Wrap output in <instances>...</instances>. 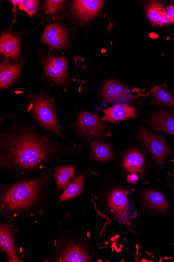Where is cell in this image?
Returning <instances> with one entry per match:
<instances>
[{
  "mask_svg": "<svg viewBox=\"0 0 174 262\" xmlns=\"http://www.w3.org/2000/svg\"><path fill=\"white\" fill-rule=\"evenodd\" d=\"M0 144V164L4 168L33 170L54 153L45 139L24 130L2 134Z\"/></svg>",
  "mask_w": 174,
  "mask_h": 262,
  "instance_id": "obj_1",
  "label": "cell"
},
{
  "mask_svg": "<svg viewBox=\"0 0 174 262\" xmlns=\"http://www.w3.org/2000/svg\"><path fill=\"white\" fill-rule=\"evenodd\" d=\"M45 182V177H40L10 186L2 197V212H16L33 205Z\"/></svg>",
  "mask_w": 174,
  "mask_h": 262,
  "instance_id": "obj_2",
  "label": "cell"
},
{
  "mask_svg": "<svg viewBox=\"0 0 174 262\" xmlns=\"http://www.w3.org/2000/svg\"><path fill=\"white\" fill-rule=\"evenodd\" d=\"M30 110L41 127L62 136L53 99L44 94L33 95Z\"/></svg>",
  "mask_w": 174,
  "mask_h": 262,
  "instance_id": "obj_3",
  "label": "cell"
},
{
  "mask_svg": "<svg viewBox=\"0 0 174 262\" xmlns=\"http://www.w3.org/2000/svg\"><path fill=\"white\" fill-rule=\"evenodd\" d=\"M138 136L151 153L156 163L160 165L163 163L169 154V147L165 139L143 127L139 128Z\"/></svg>",
  "mask_w": 174,
  "mask_h": 262,
  "instance_id": "obj_4",
  "label": "cell"
},
{
  "mask_svg": "<svg viewBox=\"0 0 174 262\" xmlns=\"http://www.w3.org/2000/svg\"><path fill=\"white\" fill-rule=\"evenodd\" d=\"M77 127L80 134L84 137L97 138L103 135L105 125L97 114L82 112L78 117Z\"/></svg>",
  "mask_w": 174,
  "mask_h": 262,
  "instance_id": "obj_5",
  "label": "cell"
},
{
  "mask_svg": "<svg viewBox=\"0 0 174 262\" xmlns=\"http://www.w3.org/2000/svg\"><path fill=\"white\" fill-rule=\"evenodd\" d=\"M104 4L102 0H76L71 10L81 23L87 24L102 10Z\"/></svg>",
  "mask_w": 174,
  "mask_h": 262,
  "instance_id": "obj_6",
  "label": "cell"
},
{
  "mask_svg": "<svg viewBox=\"0 0 174 262\" xmlns=\"http://www.w3.org/2000/svg\"><path fill=\"white\" fill-rule=\"evenodd\" d=\"M41 39L45 44L54 50L63 49L68 43L65 29L57 23L46 27Z\"/></svg>",
  "mask_w": 174,
  "mask_h": 262,
  "instance_id": "obj_7",
  "label": "cell"
},
{
  "mask_svg": "<svg viewBox=\"0 0 174 262\" xmlns=\"http://www.w3.org/2000/svg\"><path fill=\"white\" fill-rule=\"evenodd\" d=\"M104 99L110 103L127 102L131 99L130 91L115 80H110L103 85Z\"/></svg>",
  "mask_w": 174,
  "mask_h": 262,
  "instance_id": "obj_8",
  "label": "cell"
},
{
  "mask_svg": "<svg viewBox=\"0 0 174 262\" xmlns=\"http://www.w3.org/2000/svg\"><path fill=\"white\" fill-rule=\"evenodd\" d=\"M109 205L112 211L121 221L127 220L129 200L123 190L117 188L113 190L108 197Z\"/></svg>",
  "mask_w": 174,
  "mask_h": 262,
  "instance_id": "obj_9",
  "label": "cell"
},
{
  "mask_svg": "<svg viewBox=\"0 0 174 262\" xmlns=\"http://www.w3.org/2000/svg\"><path fill=\"white\" fill-rule=\"evenodd\" d=\"M149 124L157 130L174 135V113L165 111H155L149 118Z\"/></svg>",
  "mask_w": 174,
  "mask_h": 262,
  "instance_id": "obj_10",
  "label": "cell"
},
{
  "mask_svg": "<svg viewBox=\"0 0 174 262\" xmlns=\"http://www.w3.org/2000/svg\"><path fill=\"white\" fill-rule=\"evenodd\" d=\"M105 115L102 120L105 122L117 123L136 116L134 108L126 104H116L103 111Z\"/></svg>",
  "mask_w": 174,
  "mask_h": 262,
  "instance_id": "obj_11",
  "label": "cell"
},
{
  "mask_svg": "<svg viewBox=\"0 0 174 262\" xmlns=\"http://www.w3.org/2000/svg\"><path fill=\"white\" fill-rule=\"evenodd\" d=\"M20 52L19 36L10 32H5L0 39V53L7 58L17 61Z\"/></svg>",
  "mask_w": 174,
  "mask_h": 262,
  "instance_id": "obj_12",
  "label": "cell"
},
{
  "mask_svg": "<svg viewBox=\"0 0 174 262\" xmlns=\"http://www.w3.org/2000/svg\"><path fill=\"white\" fill-rule=\"evenodd\" d=\"M0 246L11 260L20 261L16 253L11 228L7 225L3 223L0 226Z\"/></svg>",
  "mask_w": 174,
  "mask_h": 262,
  "instance_id": "obj_13",
  "label": "cell"
},
{
  "mask_svg": "<svg viewBox=\"0 0 174 262\" xmlns=\"http://www.w3.org/2000/svg\"><path fill=\"white\" fill-rule=\"evenodd\" d=\"M21 65L3 61L0 65V88L5 89L10 86L19 76Z\"/></svg>",
  "mask_w": 174,
  "mask_h": 262,
  "instance_id": "obj_14",
  "label": "cell"
},
{
  "mask_svg": "<svg viewBox=\"0 0 174 262\" xmlns=\"http://www.w3.org/2000/svg\"><path fill=\"white\" fill-rule=\"evenodd\" d=\"M145 159L136 150H130L123 159V168L129 173H140L143 170Z\"/></svg>",
  "mask_w": 174,
  "mask_h": 262,
  "instance_id": "obj_15",
  "label": "cell"
},
{
  "mask_svg": "<svg viewBox=\"0 0 174 262\" xmlns=\"http://www.w3.org/2000/svg\"><path fill=\"white\" fill-rule=\"evenodd\" d=\"M89 260L87 252L81 247L74 244L67 246L59 257V261L62 262H86Z\"/></svg>",
  "mask_w": 174,
  "mask_h": 262,
  "instance_id": "obj_16",
  "label": "cell"
},
{
  "mask_svg": "<svg viewBox=\"0 0 174 262\" xmlns=\"http://www.w3.org/2000/svg\"><path fill=\"white\" fill-rule=\"evenodd\" d=\"M143 196L145 203L149 208L160 212H165L168 208L166 198L157 190H145Z\"/></svg>",
  "mask_w": 174,
  "mask_h": 262,
  "instance_id": "obj_17",
  "label": "cell"
},
{
  "mask_svg": "<svg viewBox=\"0 0 174 262\" xmlns=\"http://www.w3.org/2000/svg\"><path fill=\"white\" fill-rule=\"evenodd\" d=\"M92 158L97 162L107 163L112 159L111 147L104 142L97 141L90 143Z\"/></svg>",
  "mask_w": 174,
  "mask_h": 262,
  "instance_id": "obj_18",
  "label": "cell"
},
{
  "mask_svg": "<svg viewBox=\"0 0 174 262\" xmlns=\"http://www.w3.org/2000/svg\"><path fill=\"white\" fill-rule=\"evenodd\" d=\"M76 174V168L73 165H66L57 167L54 176L59 189L65 190L69 182Z\"/></svg>",
  "mask_w": 174,
  "mask_h": 262,
  "instance_id": "obj_19",
  "label": "cell"
},
{
  "mask_svg": "<svg viewBox=\"0 0 174 262\" xmlns=\"http://www.w3.org/2000/svg\"><path fill=\"white\" fill-rule=\"evenodd\" d=\"M87 172L78 177L69 184L64 192L59 198L60 202H63L81 195L83 193V186Z\"/></svg>",
  "mask_w": 174,
  "mask_h": 262,
  "instance_id": "obj_20",
  "label": "cell"
},
{
  "mask_svg": "<svg viewBox=\"0 0 174 262\" xmlns=\"http://www.w3.org/2000/svg\"><path fill=\"white\" fill-rule=\"evenodd\" d=\"M152 95L154 103L174 108L173 95L161 86L153 89Z\"/></svg>",
  "mask_w": 174,
  "mask_h": 262,
  "instance_id": "obj_21",
  "label": "cell"
},
{
  "mask_svg": "<svg viewBox=\"0 0 174 262\" xmlns=\"http://www.w3.org/2000/svg\"><path fill=\"white\" fill-rule=\"evenodd\" d=\"M164 11L163 5L159 2H151L145 8L147 18L155 27L160 26V20Z\"/></svg>",
  "mask_w": 174,
  "mask_h": 262,
  "instance_id": "obj_22",
  "label": "cell"
},
{
  "mask_svg": "<svg viewBox=\"0 0 174 262\" xmlns=\"http://www.w3.org/2000/svg\"><path fill=\"white\" fill-rule=\"evenodd\" d=\"M45 73L49 79L59 83H64L67 80V75L63 74L51 63L47 61L44 64Z\"/></svg>",
  "mask_w": 174,
  "mask_h": 262,
  "instance_id": "obj_23",
  "label": "cell"
},
{
  "mask_svg": "<svg viewBox=\"0 0 174 262\" xmlns=\"http://www.w3.org/2000/svg\"><path fill=\"white\" fill-rule=\"evenodd\" d=\"M39 4V2L36 0H21L18 8L32 17L37 11Z\"/></svg>",
  "mask_w": 174,
  "mask_h": 262,
  "instance_id": "obj_24",
  "label": "cell"
},
{
  "mask_svg": "<svg viewBox=\"0 0 174 262\" xmlns=\"http://www.w3.org/2000/svg\"><path fill=\"white\" fill-rule=\"evenodd\" d=\"M64 2L62 0H47L44 2L43 10L47 14L53 15L63 8Z\"/></svg>",
  "mask_w": 174,
  "mask_h": 262,
  "instance_id": "obj_25",
  "label": "cell"
},
{
  "mask_svg": "<svg viewBox=\"0 0 174 262\" xmlns=\"http://www.w3.org/2000/svg\"><path fill=\"white\" fill-rule=\"evenodd\" d=\"M47 62L67 75V62L64 57L49 56L47 58Z\"/></svg>",
  "mask_w": 174,
  "mask_h": 262,
  "instance_id": "obj_26",
  "label": "cell"
},
{
  "mask_svg": "<svg viewBox=\"0 0 174 262\" xmlns=\"http://www.w3.org/2000/svg\"><path fill=\"white\" fill-rule=\"evenodd\" d=\"M165 14L169 24L174 23V6H170L165 9Z\"/></svg>",
  "mask_w": 174,
  "mask_h": 262,
  "instance_id": "obj_27",
  "label": "cell"
},
{
  "mask_svg": "<svg viewBox=\"0 0 174 262\" xmlns=\"http://www.w3.org/2000/svg\"><path fill=\"white\" fill-rule=\"evenodd\" d=\"M128 182L131 183H136L138 180V177L136 173H130L128 176Z\"/></svg>",
  "mask_w": 174,
  "mask_h": 262,
  "instance_id": "obj_28",
  "label": "cell"
}]
</instances>
